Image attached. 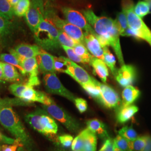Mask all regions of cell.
<instances>
[{
	"label": "cell",
	"mask_w": 151,
	"mask_h": 151,
	"mask_svg": "<svg viewBox=\"0 0 151 151\" xmlns=\"http://www.w3.org/2000/svg\"><path fill=\"white\" fill-rule=\"evenodd\" d=\"M115 146V145H114ZM114 151H121V150H120L119 149H118L117 147H116L115 146V147H114Z\"/></svg>",
	"instance_id": "obj_54"
},
{
	"label": "cell",
	"mask_w": 151,
	"mask_h": 151,
	"mask_svg": "<svg viewBox=\"0 0 151 151\" xmlns=\"http://www.w3.org/2000/svg\"><path fill=\"white\" fill-rule=\"evenodd\" d=\"M21 63L25 73L29 74V77H38L39 65L36 57L25 58Z\"/></svg>",
	"instance_id": "obj_23"
},
{
	"label": "cell",
	"mask_w": 151,
	"mask_h": 151,
	"mask_svg": "<svg viewBox=\"0 0 151 151\" xmlns=\"http://www.w3.org/2000/svg\"><path fill=\"white\" fill-rule=\"evenodd\" d=\"M60 142L62 145L65 148H68L72 146L73 138L72 136L69 134H65L60 135L59 137Z\"/></svg>",
	"instance_id": "obj_45"
},
{
	"label": "cell",
	"mask_w": 151,
	"mask_h": 151,
	"mask_svg": "<svg viewBox=\"0 0 151 151\" xmlns=\"http://www.w3.org/2000/svg\"><path fill=\"white\" fill-rule=\"evenodd\" d=\"M67 65L66 74L70 76L80 85L92 83V77L86 70L68 58L63 57Z\"/></svg>",
	"instance_id": "obj_11"
},
{
	"label": "cell",
	"mask_w": 151,
	"mask_h": 151,
	"mask_svg": "<svg viewBox=\"0 0 151 151\" xmlns=\"http://www.w3.org/2000/svg\"><path fill=\"white\" fill-rule=\"evenodd\" d=\"M140 95V91L132 85L124 87L122 92V100L120 107H126L131 105Z\"/></svg>",
	"instance_id": "obj_18"
},
{
	"label": "cell",
	"mask_w": 151,
	"mask_h": 151,
	"mask_svg": "<svg viewBox=\"0 0 151 151\" xmlns=\"http://www.w3.org/2000/svg\"><path fill=\"white\" fill-rule=\"evenodd\" d=\"M83 15L95 32L108 40L117 56L121 66L125 65L120 43V33L115 20L105 16H98L91 10L83 11Z\"/></svg>",
	"instance_id": "obj_1"
},
{
	"label": "cell",
	"mask_w": 151,
	"mask_h": 151,
	"mask_svg": "<svg viewBox=\"0 0 151 151\" xmlns=\"http://www.w3.org/2000/svg\"><path fill=\"white\" fill-rule=\"evenodd\" d=\"M118 134L124 137L126 139L132 142L138 137L137 133L132 127L125 126L118 131Z\"/></svg>",
	"instance_id": "obj_34"
},
{
	"label": "cell",
	"mask_w": 151,
	"mask_h": 151,
	"mask_svg": "<svg viewBox=\"0 0 151 151\" xmlns=\"http://www.w3.org/2000/svg\"><path fill=\"white\" fill-rule=\"evenodd\" d=\"M139 110L135 105H129L126 107H120L116 115L118 122L120 124H123L129 121Z\"/></svg>",
	"instance_id": "obj_21"
},
{
	"label": "cell",
	"mask_w": 151,
	"mask_h": 151,
	"mask_svg": "<svg viewBox=\"0 0 151 151\" xmlns=\"http://www.w3.org/2000/svg\"><path fill=\"white\" fill-rule=\"evenodd\" d=\"M4 80V74H3V69L1 65V62H0V81Z\"/></svg>",
	"instance_id": "obj_51"
},
{
	"label": "cell",
	"mask_w": 151,
	"mask_h": 151,
	"mask_svg": "<svg viewBox=\"0 0 151 151\" xmlns=\"http://www.w3.org/2000/svg\"><path fill=\"white\" fill-rule=\"evenodd\" d=\"M58 40L61 45H65L73 48L78 43V42H76L62 30H58Z\"/></svg>",
	"instance_id": "obj_37"
},
{
	"label": "cell",
	"mask_w": 151,
	"mask_h": 151,
	"mask_svg": "<svg viewBox=\"0 0 151 151\" xmlns=\"http://www.w3.org/2000/svg\"><path fill=\"white\" fill-rule=\"evenodd\" d=\"M12 7H14L19 2L20 0H7Z\"/></svg>",
	"instance_id": "obj_52"
},
{
	"label": "cell",
	"mask_w": 151,
	"mask_h": 151,
	"mask_svg": "<svg viewBox=\"0 0 151 151\" xmlns=\"http://www.w3.org/2000/svg\"><path fill=\"white\" fill-rule=\"evenodd\" d=\"M0 14L10 20L14 15L13 7L7 0H0Z\"/></svg>",
	"instance_id": "obj_36"
},
{
	"label": "cell",
	"mask_w": 151,
	"mask_h": 151,
	"mask_svg": "<svg viewBox=\"0 0 151 151\" xmlns=\"http://www.w3.org/2000/svg\"><path fill=\"white\" fill-rule=\"evenodd\" d=\"M74 103L80 113H83L86 111L87 109V103L86 101L83 99L76 98Z\"/></svg>",
	"instance_id": "obj_44"
},
{
	"label": "cell",
	"mask_w": 151,
	"mask_h": 151,
	"mask_svg": "<svg viewBox=\"0 0 151 151\" xmlns=\"http://www.w3.org/2000/svg\"><path fill=\"white\" fill-rule=\"evenodd\" d=\"M0 60L2 62H5L6 63L12 65L13 66L15 67L22 75H25L26 73L24 70L22 66L21 62L16 58L15 56L11 54H7V53H3L0 54Z\"/></svg>",
	"instance_id": "obj_27"
},
{
	"label": "cell",
	"mask_w": 151,
	"mask_h": 151,
	"mask_svg": "<svg viewBox=\"0 0 151 151\" xmlns=\"http://www.w3.org/2000/svg\"><path fill=\"white\" fill-rule=\"evenodd\" d=\"M115 20L118 28L120 36H123L125 31L128 27L127 17L124 11L118 12Z\"/></svg>",
	"instance_id": "obj_32"
},
{
	"label": "cell",
	"mask_w": 151,
	"mask_h": 151,
	"mask_svg": "<svg viewBox=\"0 0 151 151\" xmlns=\"http://www.w3.org/2000/svg\"><path fill=\"white\" fill-rule=\"evenodd\" d=\"M145 1H146V2L148 4L150 8V11H151V0H145Z\"/></svg>",
	"instance_id": "obj_53"
},
{
	"label": "cell",
	"mask_w": 151,
	"mask_h": 151,
	"mask_svg": "<svg viewBox=\"0 0 151 151\" xmlns=\"http://www.w3.org/2000/svg\"><path fill=\"white\" fill-rule=\"evenodd\" d=\"M32 103H27L19 98L2 99L0 97V110L2 108L14 106H28L30 105Z\"/></svg>",
	"instance_id": "obj_30"
},
{
	"label": "cell",
	"mask_w": 151,
	"mask_h": 151,
	"mask_svg": "<svg viewBox=\"0 0 151 151\" xmlns=\"http://www.w3.org/2000/svg\"><path fill=\"white\" fill-rule=\"evenodd\" d=\"M90 65H91L95 74L97 75L104 83H106L109 75L108 67L103 60L93 56Z\"/></svg>",
	"instance_id": "obj_20"
},
{
	"label": "cell",
	"mask_w": 151,
	"mask_h": 151,
	"mask_svg": "<svg viewBox=\"0 0 151 151\" xmlns=\"http://www.w3.org/2000/svg\"><path fill=\"white\" fill-rule=\"evenodd\" d=\"M40 48L36 45H29L21 44L15 48L16 53L24 58H31L36 57L38 55Z\"/></svg>",
	"instance_id": "obj_19"
},
{
	"label": "cell",
	"mask_w": 151,
	"mask_h": 151,
	"mask_svg": "<svg viewBox=\"0 0 151 151\" xmlns=\"http://www.w3.org/2000/svg\"><path fill=\"white\" fill-rule=\"evenodd\" d=\"M58 29L48 20H42L37 30L34 32L35 42L40 48L53 51L61 47L58 40Z\"/></svg>",
	"instance_id": "obj_3"
},
{
	"label": "cell",
	"mask_w": 151,
	"mask_h": 151,
	"mask_svg": "<svg viewBox=\"0 0 151 151\" xmlns=\"http://www.w3.org/2000/svg\"><path fill=\"white\" fill-rule=\"evenodd\" d=\"M27 86L22 83H13L9 87V90L17 98L21 99L22 93Z\"/></svg>",
	"instance_id": "obj_41"
},
{
	"label": "cell",
	"mask_w": 151,
	"mask_h": 151,
	"mask_svg": "<svg viewBox=\"0 0 151 151\" xmlns=\"http://www.w3.org/2000/svg\"><path fill=\"white\" fill-rule=\"evenodd\" d=\"M3 69L4 79L9 82H17L20 80V75L12 65L1 62Z\"/></svg>",
	"instance_id": "obj_22"
},
{
	"label": "cell",
	"mask_w": 151,
	"mask_h": 151,
	"mask_svg": "<svg viewBox=\"0 0 151 151\" xmlns=\"http://www.w3.org/2000/svg\"><path fill=\"white\" fill-rule=\"evenodd\" d=\"M114 145L122 151H130L129 141L124 138L121 135H118L114 139Z\"/></svg>",
	"instance_id": "obj_39"
},
{
	"label": "cell",
	"mask_w": 151,
	"mask_h": 151,
	"mask_svg": "<svg viewBox=\"0 0 151 151\" xmlns=\"http://www.w3.org/2000/svg\"><path fill=\"white\" fill-rule=\"evenodd\" d=\"M62 12L64 15L65 20L71 24L84 30L85 32L93 35L95 37L97 36L90 24L87 21L86 19L80 12L69 7H63L62 8Z\"/></svg>",
	"instance_id": "obj_9"
},
{
	"label": "cell",
	"mask_w": 151,
	"mask_h": 151,
	"mask_svg": "<svg viewBox=\"0 0 151 151\" xmlns=\"http://www.w3.org/2000/svg\"><path fill=\"white\" fill-rule=\"evenodd\" d=\"M76 54L83 60L84 64H89L93 57V55L89 53L86 47L82 44H77L73 48Z\"/></svg>",
	"instance_id": "obj_29"
},
{
	"label": "cell",
	"mask_w": 151,
	"mask_h": 151,
	"mask_svg": "<svg viewBox=\"0 0 151 151\" xmlns=\"http://www.w3.org/2000/svg\"><path fill=\"white\" fill-rule=\"evenodd\" d=\"M43 82L45 88L48 93L60 95L74 103L76 99L75 95L62 85L55 73H44Z\"/></svg>",
	"instance_id": "obj_7"
},
{
	"label": "cell",
	"mask_w": 151,
	"mask_h": 151,
	"mask_svg": "<svg viewBox=\"0 0 151 151\" xmlns=\"http://www.w3.org/2000/svg\"><path fill=\"white\" fill-rule=\"evenodd\" d=\"M114 142L110 137L106 139L99 151H114Z\"/></svg>",
	"instance_id": "obj_46"
},
{
	"label": "cell",
	"mask_w": 151,
	"mask_h": 151,
	"mask_svg": "<svg viewBox=\"0 0 151 151\" xmlns=\"http://www.w3.org/2000/svg\"><path fill=\"white\" fill-rule=\"evenodd\" d=\"M87 128L93 132L103 139H107L110 138L105 125L99 120L90 119L86 122Z\"/></svg>",
	"instance_id": "obj_17"
},
{
	"label": "cell",
	"mask_w": 151,
	"mask_h": 151,
	"mask_svg": "<svg viewBox=\"0 0 151 151\" xmlns=\"http://www.w3.org/2000/svg\"><path fill=\"white\" fill-rule=\"evenodd\" d=\"M61 47L65 50V53L67 54L70 60H72L73 62H74L75 63H80L84 64L83 60H82L81 58L76 54L75 52L74 51L73 48H72L68 47H66L65 45H61Z\"/></svg>",
	"instance_id": "obj_42"
},
{
	"label": "cell",
	"mask_w": 151,
	"mask_h": 151,
	"mask_svg": "<svg viewBox=\"0 0 151 151\" xmlns=\"http://www.w3.org/2000/svg\"><path fill=\"white\" fill-rule=\"evenodd\" d=\"M93 82L100 89L102 98V104L106 108L117 109L121 104L118 93L111 87L105 85L92 77Z\"/></svg>",
	"instance_id": "obj_10"
},
{
	"label": "cell",
	"mask_w": 151,
	"mask_h": 151,
	"mask_svg": "<svg viewBox=\"0 0 151 151\" xmlns=\"http://www.w3.org/2000/svg\"><path fill=\"white\" fill-rule=\"evenodd\" d=\"M148 135L138 136L135 140L129 142L130 151H143Z\"/></svg>",
	"instance_id": "obj_33"
},
{
	"label": "cell",
	"mask_w": 151,
	"mask_h": 151,
	"mask_svg": "<svg viewBox=\"0 0 151 151\" xmlns=\"http://www.w3.org/2000/svg\"><path fill=\"white\" fill-rule=\"evenodd\" d=\"M137 77V70L133 65H125L118 70L114 77L121 86L126 87L132 85Z\"/></svg>",
	"instance_id": "obj_12"
},
{
	"label": "cell",
	"mask_w": 151,
	"mask_h": 151,
	"mask_svg": "<svg viewBox=\"0 0 151 151\" xmlns=\"http://www.w3.org/2000/svg\"><path fill=\"white\" fill-rule=\"evenodd\" d=\"M43 111L40 110L32 113L29 114L25 116V119L27 123L30 124L32 128L39 133L44 134V131L40 123V118Z\"/></svg>",
	"instance_id": "obj_25"
},
{
	"label": "cell",
	"mask_w": 151,
	"mask_h": 151,
	"mask_svg": "<svg viewBox=\"0 0 151 151\" xmlns=\"http://www.w3.org/2000/svg\"><path fill=\"white\" fill-rule=\"evenodd\" d=\"M81 86L85 90V91L91 97L95 100L97 103L102 104V98L100 89L97 85L93 82V81L92 83H91L82 85Z\"/></svg>",
	"instance_id": "obj_28"
},
{
	"label": "cell",
	"mask_w": 151,
	"mask_h": 151,
	"mask_svg": "<svg viewBox=\"0 0 151 151\" xmlns=\"http://www.w3.org/2000/svg\"><path fill=\"white\" fill-rule=\"evenodd\" d=\"M19 146L17 145H4L2 146V151H16Z\"/></svg>",
	"instance_id": "obj_48"
},
{
	"label": "cell",
	"mask_w": 151,
	"mask_h": 151,
	"mask_svg": "<svg viewBox=\"0 0 151 151\" xmlns=\"http://www.w3.org/2000/svg\"><path fill=\"white\" fill-rule=\"evenodd\" d=\"M0 123L8 130L23 146L31 149L32 142L17 114L12 107L0 110Z\"/></svg>",
	"instance_id": "obj_2"
},
{
	"label": "cell",
	"mask_w": 151,
	"mask_h": 151,
	"mask_svg": "<svg viewBox=\"0 0 151 151\" xmlns=\"http://www.w3.org/2000/svg\"><path fill=\"white\" fill-rule=\"evenodd\" d=\"M54 69L56 72L65 73L67 70V65L63 58V56L60 57H54Z\"/></svg>",
	"instance_id": "obj_43"
},
{
	"label": "cell",
	"mask_w": 151,
	"mask_h": 151,
	"mask_svg": "<svg viewBox=\"0 0 151 151\" xmlns=\"http://www.w3.org/2000/svg\"><path fill=\"white\" fill-rule=\"evenodd\" d=\"M85 46L93 57L104 61V49L93 35L84 32Z\"/></svg>",
	"instance_id": "obj_16"
},
{
	"label": "cell",
	"mask_w": 151,
	"mask_h": 151,
	"mask_svg": "<svg viewBox=\"0 0 151 151\" xmlns=\"http://www.w3.org/2000/svg\"><path fill=\"white\" fill-rule=\"evenodd\" d=\"M40 123L44 131V135L54 142L58 143L60 142L59 138L56 136L58 131V125L54 119L46 114L45 111H43L41 115Z\"/></svg>",
	"instance_id": "obj_14"
},
{
	"label": "cell",
	"mask_w": 151,
	"mask_h": 151,
	"mask_svg": "<svg viewBox=\"0 0 151 151\" xmlns=\"http://www.w3.org/2000/svg\"><path fill=\"white\" fill-rule=\"evenodd\" d=\"M123 37H131L135 38L136 39L139 40V39L138 37V35L135 31L132 29L130 28L129 27H128L126 29V30L125 31V32L123 35Z\"/></svg>",
	"instance_id": "obj_47"
},
{
	"label": "cell",
	"mask_w": 151,
	"mask_h": 151,
	"mask_svg": "<svg viewBox=\"0 0 151 151\" xmlns=\"http://www.w3.org/2000/svg\"><path fill=\"white\" fill-rule=\"evenodd\" d=\"M45 10L43 0H32L30 8L25 18L27 25L33 33L35 32L44 17Z\"/></svg>",
	"instance_id": "obj_8"
},
{
	"label": "cell",
	"mask_w": 151,
	"mask_h": 151,
	"mask_svg": "<svg viewBox=\"0 0 151 151\" xmlns=\"http://www.w3.org/2000/svg\"><path fill=\"white\" fill-rule=\"evenodd\" d=\"M38 62L39 68L44 73H55L54 69V56L40 49V52L36 57Z\"/></svg>",
	"instance_id": "obj_15"
},
{
	"label": "cell",
	"mask_w": 151,
	"mask_h": 151,
	"mask_svg": "<svg viewBox=\"0 0 151 151\" xmlns=\"http://www.w3.org/2000/svg\"><path fill=\"white\" fill-rule=\"evenodd\" d=\"M44 18L52 22L57 29L65 32L76 42L85 45L84 32L81 29L60 19L52 10L45 11Z\"/></svg>",
	"instance_id": "obj_5"
},
{
	"label": "cell",
	"mask_w": 151,
	"mask_h": 151,
	"mask_svg": "<svg viewBox=\"0 0 151 151\" xmlns=\"http://www.w3.org/2000/svg\"><path fill=\"white\" fill-rule=\"evenodd\" d=\"M12 23L10 19L0 14V32L2 36L9 34L11 31Z\"/></svg>",
	"instance_id": "obj_40"
},
{
	"label": "cell",
	"mask_w": 151,
	"mask_h": 151,
	"mask_svg": "<svg viewBox=\"0 0 151 151\" xmlns=\"http://www.w3.org/2000/svg\"><path fill=\"white\" fill-rule=\"evenodd\" d=\"M143 151H151V137L148 135L146 146Z\"/></svg>",
	"instance_id": "obj_50"
},
{
	"label": "cell",
	"mask_w": 151,
	"mask_h": 151,
	"mask_svg": "<svg viewBox=\"0 0 151 151\" xmlns=\"http://www.w3.org/2000/svg\"><path fill=\"white\" fill-rule=\"evenodd\" d=\"M97 142V135L90 130L86 128L84 144L81 151H96Z\"/></svg>",
	"instance_id": "obj_24"
},
{
	"label": "cell",
	"mask_w": 151,
	"mask_h": 151,
	"mask_svg": "<svg viewBox=\"0 0 151 151\" xmlns=\"http://www.w3.org/2000/svg\"><path fill=\"white\" fill-rule=\"evenodd\" d=\"M43 108L50 116L59 121L70 132H77L80 129L78 122L55 103L48 106L43 105Z\"/></svg>",
	"instance_id": "obj_6"
},
{
	"label": "cell",
	"mask_w": 151,
	"mask_h": 151,
	"mask_svg": "<svg viewBox=\"0 0 151 151\" xmlns=\"http://www.w3.org/2000/svg\"><path fill=\"white\" fill-rule=\"evenodd\" d=\"M1 36H2V34H1V32H0V39H1Z\"/></svg>",
	"instance_id": "obj_55"
},
{
	"label": "cell",
	"mask_w": 151,
	"mask_h": 151,
	"mask_svg": "<svg viewBox=\"0 0 151 151\" xmlns=\"http://www.w3.org/2000/svg\"><path fill=\"white\" fill-rule=\"evenodd\" d=\"M134 11L137 16L142 19L150 12V8L146 1H139L134 6Z\"/></svg>",
	"instance_id": "obj_35"
},
{
	"label": "cell",
	"mask_w": 151,
	"mask_h": 151,
	"mask_svg": "<svg viewBox=\"0 0 151 151\" xmlns=\"http://www.w3.org/2000/svg\"><path fill=\"white\" fill-rule=\"evenodd\" d=\"M31 5L30 0H20L14 7H13L14 15L18 17H25Z\"/></svg>",
	"instance_id": "obj_31"
},
{
	"label": "cell",
	"mask_w": 151,
	"mask_h": 151,
	"mask_svg": "<svg viewBox=\"0 0 151 151\" xmlns=\"http://www.w3.org/2000/svg\"><path fill=\"white\" fill-rule=\"evenodd\" d=\"M0 141L4 142L6 143H9V144H15L16 140H14L13 139H11L10 138H8L6 136H4L2 134V133L0 132Z\"/></svg>",
	"instance_id": "obj_49"
},
{
	"label": "cell",
	"mask_w": 151,
	"mask_h": 151,
	"mask_svg": "<svg viewBox=\"0 0 151 151\" xmlns=\"http://www.w3.org/2000/svg\"><path fill=\"white\" fill-rule=\"evenodd\" d=\"M86 134V129L83 130L81 133L73 139L71 148L73 151H81L85 141Z\"/></svg>",
	"instance_id": "obj_38"
},
{
	"label": "cell",
	"mask_w": 151,
	"mask_h": 151,
	"mask_svg": "<svg viewBox=\"0 0 151 151\" xmlns=\"http://www.w3.org/2000/svg\"><path fill=\"white\" fill-rule=\"evenodd\" d=\"M122 11L125 13L128 27L135 31L139 40L142 39L150 44L151 47V31L139 16L135 14L134 5L132 0L122 1Z\"/></svg>",
	"instance_id": "obj_4"
},
{
	"label": "cell",
	"mask_w": 151,
	"mask_h": 151,
	"mask_svg": "<svg viewBox=\"0 0 151 151\" xmlns=\"http://www.w3.org/2000/svg\"><path fill=\"white\" fill-rule=\"evenodd\" d=\"M104 62L111 70L112 74L115 77L118 69L116 68V59L115 56L111 53L108 47H104Z\"/></svg>",
	"instance_id": "obj_26"
},
{
	"label": "cell",
	"mask_w": 151,
	"mask_h": 151,
	"mask_svg": "<svg viewBox=\"0 0 151 151\" xmlns=\"http://www.w3.org/2000/svg\"><path fill=\"white\" fill-rule=\"evenodd\" d=\"M21 99L27 103L38 102L46 106L54 103V101L45 93L36 91L33 88V87L29 86H27L22 92Z\"/></svg>",
	"instance_id": "obj_13"
},
{
	"label": "cell",
	"mask_w": 151,
	"mask_h": 151,
	"mask_svg": "<svg viewBox=\"0 0 151 151\" xmlns=\"http://www.w3.org/2000/svg\"><path fill=\"white\" fill-rule=\"evenodd\" d=\"M0 82H1V81H0Z\"/></svg>",
	"instance_id": "obj_56"
}]
</instances>
